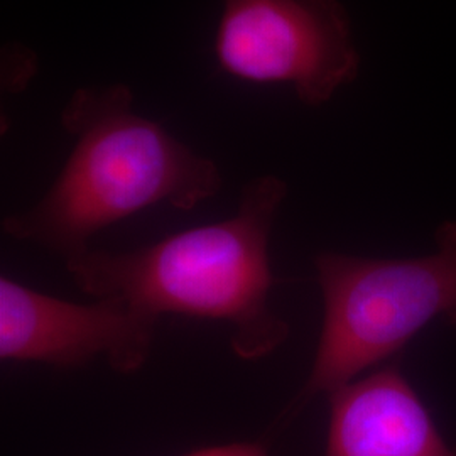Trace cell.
<instances>
[{
	"label": "cell",
	"instance_id": "obj_1",
	"mask_svg": "<svg viewBox=\"0 0 456 456\" xmlns=\"http://www.w3.org/2000/svg\"><path fill=\"white\" fill-rule=\"evenodd\" d=\"M286 196V181L259 176L245 184L227 220L131 252L88 248L63 264L83 293L120 296L159 318L225 322L239 359H264L289 337L288 322L269 306V239Z\"/></svg>",
	"mask_w": 456,
	"mask_h": 456
},
{
	"label": "cell",
	"instance_id": "obj_2",
	"mask_svg": "<svg viewBox=\"0 0 456 456\" xmlns=\"http://www.w3.org/2000/svg\"><path fill=\"white\" fill-rule=\"evenodd\" d=\"M132 102L124 83L78 88L69 97L61 126L75 147L48 193L2 220L5 235L65 262L86 252L100 230L135 213L158 205L193 210L220 191L218 166L134 114Z\"/></svg>",
	"mask_w": 456,
	"mask_h": 456
},
{
	"label": "cell",
	"instance_id": "obj_3",
	"mask_svg": "<svg viewBox=\"0 0 456 456\" xmlns=\"http://www.w3.org/2000/svg\"><path fill=\"white\" fill-rule=\"evenodd\" d=\"M325 320L310 374L284 409L291 421L311 399L389 359L431 322L456 328V222L436 232V250L418 259L323 252L314 259Z\"/></svg>",
	"mask_w": 456,
	"mask_h": 456
},
{
	"label": "cell",
	"instance_id": "obj_4",
	"mask_svg": "<svg viewBox=\"0 0 456 456\" xmlns=\"http://www.w3.org/2000/svg\"><path fill=\"white\" fill-rule=\"evenodd\" d=\"M215 58L244 82L291 85L308 107L331 100L360 71L340 0H224Z\"/></svg>",
	"mask_w": 456,
	"mask_h": 456
},
{
	"label": "cell",
	"instance_id": "obj_5",
	"mask_svg": "<svg viewBox=\"0 0 456 456\" xmlns=\"http://www.w3.org/2000/svg\"><path fill=\"white\" fill-rule=\"evenodd\" d=\"M159 316L120 296L80 305L0 277V359L82 369L98 357L118 374L146 365Z\"/></svg>",
	"mask_w": 456,
	"mask_h": 456
},
{
	"label": "cell",
	"instance_id": "obj_6",
	"mask_svg": "<svg viewBox=\"0 0 456 456\" xmlns=\"http://www.w3.org/2000/svg\"><path fill=\"white\" fill-rule=\"evenodd\" d=\"M325 456H456L397 365L328 394Z\"/></svg>",
	"mask_w": 456,
	"mask_h": 456
},
{
	"label": "cell",
	"instance_id": "obj_7",
	"mask_svg": "<svg viewBox=\"0 0 456 456\" xmlns=\"http://www.w3.org/2000/svg\"><path fill=\"white\" fill-rule=\"evenodd\" d=\"M184 456H271L261 443H230L220 446H207Z\"/></svg>",
	"mask_w": 456,
	"mask_h": 456
}]
</instances>
